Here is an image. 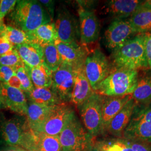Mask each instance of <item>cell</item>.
Instances as JSON below:
<instances>
[{"instance_id":"obj_1","label":"cell","mask_w":151,"mask_h":151,"mask_svg":"<svg viewBox=\"0 0 151 151\" xmlns=\"http://www.w3.org/2000/svg\"><path fill=\"white\" fill-rule=\"evenodd\" d=\"M9 17L11 27L25 32L32 31L52 20L43 6L36 0L17 1Z\"/></svg>"},{"instance_id":"obj_2","label":"cell","mask_w":151,"mask_h":151,"mask_svg":"<svg viewBox=\"0 0 151 151\" xmlns=\"http://www.w3.org/2000/svg\"><path fill=\"white\" fill-rule=\"evenodd\" d=\"M145 34L136 35L112 51L111 62L114 69H149L145 51Z\"/></svg>"},{"instance_id":"obj_3","label":"cell","mask_w":151,"mask_h":151,"mask_svg":"<svg viewBox=\"0 0 151 151\" xmlns=\"http://www.w3.org/2000/svg\"><path fill=\"white\" fill-rule=\"evenodd\" d=\"M138 78V70L114 69L97 86L95 92L103 96L122 97L131 95L135 89Z\"/></svg>"},{"instance_id":"obj_4","label":"cell","mask_w":151,"mask_h":151,"mask_svg":"<svg viewBox=\"0 0 151 151\" xmlns=\"http://www.w3.org/2000/svg\"><path fill=\"white\" fill-rule=\"evenodd\" d=\"M62 151H85L94 138L75 114L59 135Z\"/></svg>"},{"instance_id":"obj_5","label":"cell","mask_w":151,"mask_h":151,"mask_svg":"<svg viewBox=\"0 0 151 151\" xmlns=\"http://www.w3.org/2000/svg\"><path fill=\"white\" fill-rule=\"evenodd\" d=\"M104 96L95 92L78 108L85 128L92 137L102 134Z\"/></svg>"},{"instance_id":"obj_6","label":"cell","mask_w":151,"mask_h":151,"mask_svg":"<svg viewBox=\"0 0 151 151\" xmlns=\"http://www.w3.org/2000/svg\"><path fill=\"white\" fill-rule=\"evenodd\" d=\"M84 68L87 78L94 92L97 86L114 70L111 61L99 48L95 49L88 53Z\"/></svg>"},{"instance_id":"obj_7","label":"cell","mask_w":151,"mask_h":151,"mask_svg":"<svg viewBox=\"0 0 151 151\" xmlns=\"http://www.w3.org/2000/svg\"><path fill=\"white\" fill-rule=\"evenodd\" d=\"M75 114V110L67 103L55 105L43 124L36 132L58 136Z\"/></svg>"},{"instance_id":"obj_8","label":"cell","mask_w":151,"mask_h":151,"mask_svg":"<svg viewBox=\"0 0 151 151\" xmlns=\"http://www.w3.org/2000/svg\"><path fill=\"white\" fill-rule=\"evenodd\" d=\"M54 26L60 41L66 43H79V22L64 6L60 7L58 10Z\"/></svg>"},{"instance_id":"obj_9","label":"cell","mask_w":151,"mask_h":151,"mask_svg":"<svg viewBox=\"0 0 151 151\" xmlns=\"http://www.w3.org/2000/svg\"><path fill=\"white\" fill-rule=\"evenodd\" d=\"M75 77V69L63 62L53 72L51 88L63 103L70 102Z\"/></svg>"},{"instance_id":"obj_10","label":"cell","mask_w":151,"mask_h":151,"mask_svg":"<svg viewBox=\"0 0 151 151\" xmlns=\"http://www.w3.org/2000/svg\"><path fill=\"white\" fill-rule=\"evenodd\" d=\"M20 147L27 151H62L58 136L48 135L28 128Z\"/></svg>"},{"instance_id":"obj_11","label":"cell","mask_w":151,"mask_h":151,"mask_svg":"<svg viewBox=\"0 0 151 151\" xmlns=\"http://www.w3.org/2000/svg\"><path fill=\"white\" fill-rule=\"evenodd\" d=\"M28 128L26 118L0 117V138L6 146L20 147L23 135Z\"/></svg>"},{"instance_id":"obj_12","label":"cell","mask_w":151,"mask_h":151,"mask_svg":"<svg viewBox=\"0 0 151 151\" xmlns=\"http://www.w3.org/2000/svg\"><path fill=\"white\" fill-rule=\"evenodd\" d=\"M128 19H115L105 32V44L112 51L136 35Z\"/></svg>"},{"instance_id":"obj_13","label":"cell","mask_w":151,"mask_h":151,"mask_svg":"<svg viewBox=\"0 0 151 151\" xmlns=\"http://www.w3.org/2000/svg\"><path fill=\"white\" fill-rule=\"evenodd\" d=\"M80 44L86 45L95 42L100 35V24L94 11L80 7L78 11Z\"/></svg>"},{"instance_id":"obj_14","label":"cell","mask_w":151,"mask_h":151,"mask_svg":"<svg viewBox=\"0 0 151 151\" xmlns=\"http://www.w3.org/2000/svg\"><path fill=\"white\" fill-rule=\"evenodd\" d=\"M0 84L4 108H7L20 115L26 116L28 103L25 92L21 89L9 86L6 83Z\"/></svg>"},{"instance_id":"obj_15","label":"cell","mask_w":151,"mask_h":151,"mask_svg":"<svg viewBox=\"0 0 151 151\" xmlns=\"http://www.w3.org/2000/svg\"><path fill=\"white\" fill-rule=\"evenodd\" d=\"M60 53L62 62L71 65L74 69L85 65L88 54L86 47L79 43H66L58 39L54 43Z\"/></svg>"},{"instance_id":"obj_16","label":"cell","mask_w":151,"mask_h":151,"mask_svg":"<svg viewBox=\"0 0 151 151\" xmlns=\"http://www.w3.org/2000/svg\"><path fill=\"white\" fill-rule=\"evenodd\" d=\"M75 82L70 102L78 108L91 96L94 91L87 78L84 65L75 68Z\"/></svg>"},{"instance_id":"obj_17","label":"cell","mask_w":151,"mask_h":151,"mask_svg":"<svg viewBox=\"0 0 151 151\" xmlns=\"http://www.w3.org/2000/svg\"><path fill=\"white\" fill-rule=\"evenodd\" d=\"M125 139L137 140L151 144V124L133 114L129 123L124 130Z\"/></svg>"},{"instance_id":"obj_18","label":"cell","mask_w":151,"mask_h":151,"mask_svg":"<svg viewBox=\"0 0 151 151\" xmlns=\"http://www.w3.org/2000/svg\"><path fill=\"white\" fill-rule=\"evenodd\" d=\"M137 105L135 101L131 97L111 120L108 127L107 132L116 137H122L124 130L129 123Z\"/></svg>"},{"instance_id":"obj_19","label":"cell","mask_w":151,"mask_h":151,"mask_svg":"<svg viewBox=\"0 0 151 151\" xmlns=\"http://www.w3.org/2000/svg\"><path fill=\"white\" fill-rule=\"evenodd\" d=\"M143 2L140 0L109 1L105 10L115 19H127L140 7Z\"/></svg>"},{"instance_id":"obj_20","label":"cell","mask_w":151,"mask_h":151,"mask_svg":"<svg viewBox=\"0 0 151 151\" xmlns=\"http://www.w3.org/2000/svg\"><path fill=\"white\" fill-rule=\"evenodd\" d=\"M131 97V95L122 97L104 96L102 106V134L107 132L111 120Z\"/></svg>"},{"instance_id":"obj_21","label":"cell","mask_w":151,"mask_h":151,"mask_svg":"<svg viewBox=\"0 0 151 151\" xmlns=\"http://www.w3.org/2000/svg\"><path fill=\"white\" fill-rule=\"evenodd\" d=\"M15 48L22 61L27 68H32L43 63L42 47L35 44H24Z\"/></svg>"},{"instance_id":"obj_22","label":"cell","mask_w":151,"mask_h":151,"mask_svg":"<svg viewBox=\"0 0 151 151\" xmlns=\"http://www.w3.org/2000/svg\"><path fill=\"white\" fill-rule=\"evenodd\" d=\"M27 34L31 43L40 47L48 44L54 43L58 39L54 23L52 22L27 32Z\"/></svg>"},{"instance_id":"obj_23","label":"cell","mask_w":151,"mask_h":151,"mask_svg":"<svg viewBox=\"0 0 151 151\" xmlns=\"http://www.w3.org/2000/svg\"><path fill=\"white\" fill-rule=\"evenodd\" d=\"M30 103L41 105L53 106L63 103L51 87H34L32 91L25 92Z\"/></svg>"},{"instance_id":"obj_24","label":"cell","mask_w":151,"mask_h":151,"mask_svg":"<svg viewBox=\"0 0 151 151\" xmlns=\"http://www.w3.org/2000/svg\"><path fill=\"white\" fill-rule=\"evenodd\" d=\"M53 106H45L28 103L26 119L29 129L36 131L43 124Z\"/></svg>"},{"instance_id":"obj_25","label":"cell","mask_w":151,"mask_h":151,"mask_svg":"<svg viewBox=\"0 0 151 151\" xmlns=\"http://www.w3.org/2000/svg\"><path fill=\"white\" fill-rule=\"evenodd\" d=\"M128 20L135 32L144 34L151 32V9L142 7L129 17Z\"/></svg>"},{"instance_id":"obj_26","label":"cell","mask_w":151,"mask_h":151,"mask_svg":"<svg viewBox=\"0 0 151 151\" xmlns=\"http://www.w3.org/2000/svg\"><path fill=\"white\" fill-rule=\"evenodd\" d=\"M132 98L137 105L140 104L147 105L151 102V73H146L139 77Z\"/></svg>"},{"instance_id":"obj_27","label":"cell","mask_w":151,"mask_h":151,"mask_svg":"<svg viewBox=\"0 0 151 151\" xmlns=\"http://www.w3.org/2000/svg\"><path fill=\"white\" fill-rule=\"evenodd\" d=\"M27 68L34 86L51 87L52 85L53 72L50 70L43 63L35 67Z\"/></svg>"},{"instance_id":"obj_28","label":"cell","mask_w":151,"mask_h":151,"mask_svg":"<svg viewBox=\"0 0 151 151\" xmlns=\"http://www.w3.org/2000/svg\"><path fill=\"white\" fill-rule=\"evenodd\" d=\"M41 47L43 63L53 72L62 63L60 53L54 43L48 44Z\"/></svg>"},{"instance_id":"obj_29","label":"cell","mask_w":151,"mask_h":151,"mask_svg":"<svg viewBox=\"0 0 151 151\" xmlns=\"http://www.w3.org/2000/svg\"><path fill=\"white\" fill-rule=\"evenodd\" d=\"M3 32L6 38L14 47L24 44L31 43L27 32L11 26L4 25Z\"/></svg>"},{"instance_id":"obj_30","label":"cell","mask_w":151,"mask_h":151,"mask_svg":"<svg viewBox=\"0 0 151 151\" xmlns=\"http://www.w3.org/2000/svg\"><path fill=\"white\" fill-rule=\"evenodd\" d=\"M0 65H6L15 69L24 65L15 47L12 50L0 56Z\"/></svg>"},{"instance_id":"obj_31","label":"cell","mask_w":151,"mask_h":151,"mask_svg":"<svg viewBox=\"0 0 151 151\" xmlns=\"http://www.w3.org/2000/svg\"><path fill=\"white\" fill-rule=\"evenodd\" d=\"M15 74L22 83V90L25 92L32 91L34 86L27 67L24 65L17 68L15 70Z\"/></svg>"},{"instance_id":"obj_32","label":"cell","mask_w":151,"mask_h":151,"mask_svg":"<svg viewBox=\"0 0 151 151\" xmlns=\"http://www.w3.org/2000/svg\"><path fill=\"white\" fill-rule=\"evenodd\" d=\"M101 143L103 151H132L124 139L114 140L113 142L101 141Z\"/></svg>"},{"instance_id":"obj_33","label":"cell","mask_w":151,"mask_h":151,"mask_svg":"<svg viewBox=\"0 0 151 151\" xmlns=\"http://www.w3.org/2000/svg\"><path fill=\"white\" fill-rule=\"evenodd\" d=\"M16 0H0V21L4 20L7 15L10 14L16 5Z\"/></svg>"},{"instance_id":"obj_34","label":"cell","mask_w":151,"mask_h":151,"mask_svg":"<svg viewBox=\"0 0 151 151\" xmlns=\"http://www.w3.org/2000/svg\"><path fill=\"white\" fill-rule=\"evenodd\" d=\"M124 140L127 145L129 147L132 151H151V146L149 143L137 140Z\"/></svg>"},{"instance_id":"obj_35","label":"cell","mask_w":151,"mask_h":151,"mask_svg":"<svg viewBox=\"0 0 151 151\" xmlns=\"http://www.w3.org/2000/svg\"><path fill=\"white\" fill-rule=\"evenodd\" d=\"M4 25L2 27L0 32V56L6 54L14 48V46L9 42L3 32Z\"/></svg>"},{"instance_id":"obj_36","label":"cell","mask_w":151,"mask_h":151,"mask_svg":"<svg viewBox=\"0 0 151 151\" xmlns=\"http://www.w3.org/2000/svg\"><path fill=\"white\" fill-rule=\"evenodd\" d=\"M16 69L6 65H0V83H7L12 76L15 73Z\"/></svg>"},{"instance_id":"obj_37","label":"cell","mask_w":151,"mask_h":151,"mask_svg":"<svg viewBox=\"0 0 151 151\" xmlns=\"http://www.w3.org/2000/svg\"><path fill=\"white\" fill-rule=\"evenodd\" d=\"M134 114L144 121L151 124V104L145 108L141 109L139 111L135 109Z\"/></svg>"},{"instance_id":"obj_38","label":"cell","mask_w":151,"mask_h":151,"mask_svg":"<svg viewBox=\"0 0 151 151\" xmlns=\"http://www.w3.org/2000/svg\"><path fill=\"white\" fill-rule=\"evenodd\" d=\"M145 51L148 68L151 70V32L145 34Z\"/></svg>"},{"instance_id":"obj_39","label":"cell","mask_w":151,"mask_h":151,"mask_svg":"<svg viewBox=\"0 0 151 151\" xmlns=\"http://www.w3.org/2000/svg\"><path fill=\"white\" fill-rule=\"evenodd\" d=\"M41 5L43 6L45 10L48 13L52 20L53 19L54 16V5L55 2L53 0H40L39 1Z\"/></svg>"},{"instance_id":"obj_40","label":"cell","mask_w":151,"mask_h":151,"mask_svg":"<svg viewBox=\"0 0 151 151\" xmlns=\"http://www.w3.org/2000/svg\"><path fill=\"white\" fill-rule=\"evenodd\" d=\"M6 84L9 86L22 90V83L15 73L11 77Z\"/></svg>"},{"instance_id":"obj_41","label":"cell","mask_w":151,"mask_h":151,"mask_svg":"<svg viewBox=\"0 0 151 151\" xmlns=\"http://www.w3.org/2000/svg\"><path fill=\"white\" fill-rule=\"evenodd\" d=\"M85 151H102L101 141H97L94 138Z\"/></svg>"},{"instance_id":"obj_42","label":"cell","mask_w":151,"mask_h":151,"mask_svg":"<svg viewBox=\"0 0 151 151\" xmlns=\"http://www.w3.org/2000/svg\"><path fill=\"white\" fill-rule=\"evenodd\" d=\"M0 151H27L19 146H6L2 148Z\"/></svg>"},{"instance_id":"obj_43","label":"cell","mask_w":151,"mask_h":151,"mask_svg":"<svg viewBox=\"0 0 151 151\" xmlns=\"http://www.w3.org/2000/svg\"><path fill=\"white\" fill-rule=\"evenodd\" d=\"M142 7H148L151 9V0H147V1H143L142 5Z\"/></svg>"},{"instance_id":"obj_44","label":"cell","mask_w":151,"mask_h":151,"mask_svg":"<svg viewBox=\"0 0 151 151\" xmlns=\"http://www.w3.org/2000/svg\"><path fill=\"white\" fill-rule=\"evenodd\" d=\"M4 108L3 103H2V96H1V84H0V109Z\"/></svg>"},{"instance_id":"obj_45","label":"cell","mask_w":151,"mask_h":151,"mask_svg":"<svg viewBox=\"0 0 151 151\" xmlns=\"http://www.w3.org/2000/svg\"><path fill=\"white\" fill-rule=\"evenodd\" d=\"M4 25H5V24H4V20L0 21V32H1V30L2 27H3V26H4Z\"/></svg>"},{"instance_id":"obj_46","label":"cell","mask_w":151,"mask_h":151,"mask_svg":"<svg viewBox=\"0 0 151 151\" xmlns=\"http://www.w3.org/2000/svg\"><path fill=\"white\" fill-rule=\"evenodd\" d=\"M0 139H1V138H0ZM0 142H1V140H0Z\"/></svg>"}]
</instances>
